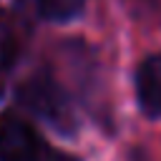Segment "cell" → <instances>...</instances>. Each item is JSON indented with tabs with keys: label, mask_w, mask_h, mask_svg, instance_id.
I'll use <instances>...</instances> for the list:
<instances>
[{
	"label": "cell",
	"mask_w": 161,
	"mask_h": 161,
	"mask_svg": "<svg viewBox=\"0 0 161 161\" xmlns=\"http://www.w3.org/2000/svg\"><path fill=\"white\" fill-rule=\"evenodd\" d=\"M18 58V33L13 28V23L8 20V15L0 13V96L5 91L8 75L15 65Z\"/></svg>",
	"instance_id": "obj_4"
},
{
	"label": "cell",
	"mask_w": 161,
	"mask_h": 161,
	"mask_svg": "<svg viewBox=\"0 0 161 161\" xmlns=\"http://www.w3.org/2000/svg\"><path fill=\"white\" fill-rule=\"evenodd\" d=\"M35 8L45 20L63 23V20L75 18L86 8V0H35Z\"/></svg>",
	"instance_id": "obj_5"
},
{
	"label": "cell",
	"mask_w": 161,
	"mask_h": 161,
	"mask_svg": "<svg viewBox=\"0 0 161 161\" xmlns=\"http://www.w3.org/2000/svg\"><path fill=\"white\" fill-rule=\"evenodd\" d=\"M0 161H78L50 148L43 136L20 116H0Z\"/></svg>",
	"instance_id": "obj_2"
},
{
	"label": "cell",
	"mask_w": 161,
	"mask_h": 161,
	"mask_svg": "<svg viewBox=\"0 0 161 161\" xmlns=\"http://www.w3.org/2000/svg\"><path fill=\"white\" fill-rule=\"evenodd\" d=\"M136 101L143 116L161 118V55H148L136 68Z\"/></svg>",
	"instance_id": "obj_3"
},
{
	"label": "cell",
	"mask_w": 161,
	"mask_h": 161,
	"mask_svg": "<svg viewBox=\"0 0 161 161\" xmlns=\"http://www.w3.org/2000/svg\"><path fill=\"white\" fill-rule=\"evenodd\" d=\"M18 101L25 111H30L40 121H45L53 131H58L63 136L75 133L78 118H75L73 103H70L68 93L63 91V86L48 70H38V73L28 75L18 88Z\"/></svg>",
	"instance_id": "obj_1"
}]
</instances>
